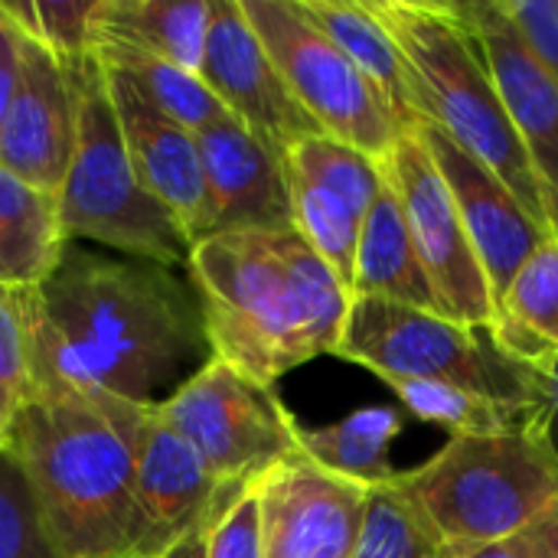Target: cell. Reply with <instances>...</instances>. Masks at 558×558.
<instances>
[{
  "label": "cell",
  "instance_id": "7",
  "mask_svg": "<svg viewBox=\"0 0 558 558\" xmlns=\"http://www.w3.org/2000/svg\"><path fill=\"white\" fill-rule=\"evenodd\" d=\"M333 356L366 366L379 379H432L471 389L523 412H549L543 363L510 353L494 327H468L441 314L379 298H350Z\"/></svg>",
  "mask_w": 558,
  "mask_h": 558
},
{
  "label": "cell",
  "instance_id": "6",
  "mask_svg": "<svg viewBox=\"0 0 558 558\" xmlns=\"http://www.w3.org/2000/svg\"><path fill=\"white\" fill-rule=\"evenodd\" d=\"M69 75L75 88V144L56 193L65 242L88 239L128 258L186 268L193 245L131 167L105 65L88 52L69 62Z\"/></svg>",
  "mask_w": 558,
  "mask_h": 558
},
{
  "label": "cell",
  "instance_id": "38",
  "mask_svg": "<svg viewBox=\"0 0 558 558\" xmlns=\"http://www.w3.org/2000/svg\"><path fill=\"white\" fill-rule=\"evenodd\" d=\"M10 415H13V402L0 392V445L7 441V432H10Z\"/></svg>",
  "mask_w": 558,
  "mask_h": 558
},
{
  "label": "cell",
  "instance_id": "15",
  "mask_svg": "<svg viewBox=\"0 0 558 558\" xmlns=\"http://www.w3.org/2000/svg\"><path fill=\"white\" fill-rule=\"evenodd\" d=\"M471 36L477 39L500 101L543 180L549 196L553 235L558 229V88L546 75L500 0L454 3Z\"/></svg>",
  "mask_w": 558,
  "mask_h": 558
},
{
  "label": "cell",
  "instance_id": "34",
  "mask_svg": "<svg viewBox=\"0 0 558 558\" xmlns=\"http://www.w3.org/2000/svg\"><path fill=\"white\" fill-rule=\"evenodd\" d=\"M16 69H20V39H16V29L0 16V131H3V121L10 111Z\"/></svg>",
  "mask_w": 558,
  "mask_h": 558
},
{
  "label": "cell",
  "instance_id": "22",
  "mask_svg": "<svg viewBox=\"0 0 558 558\" xmlns=\"http://www.w3.org/2000/svg\"><path fill=\"white\" fill-rule=\"evenodd\" d=\"M65 245L56 196L0 163V288H36L59 265Z\"/></svg>",
  "mask_w": 558,
  "mask_h": 558
},
{
  "label": "cell",
  "instance_id": "5",
  "mask_svg": "<svg viewBox=\"0 0 558 558\" xmlns=\"http://www.w3.org/2000/svg\"><path fill=\"white\" fill-rule=\"evenodd\" d=\"M396 484L441 549L513 539L558 497L549 418L507 435H458Z\"/></svg>",
  "mask_w": 558,
  "mask_h": 558
},
{
  "label": "cell",
  "instance_id": "26",
  "mask_svg": "<svg viewBox=\"0 0 558 558\" xmlns=\"http://www.w3.org/2000/svg\"><path fill=\"white\" fill-rule=\"evenodd\" d=\"M507 333L539 343L546 353H558V239L549 235L513 275L497 324Z\"/></svg>",
  "mask_w": 558,
  "mask_h": 558
},
{
  "label": "cell",
  "instance_id": "9",
  "mask_svg": "<svg viewBox=\"0 0 558 558\" xmlns=\"http://www.w3.org/2000/svg\"><path fill=\"white\" fill-rule=\"evenodd\" d=\"M157 412L193 445L222 490H248L265 471L301 451V425L278 396L216 356Z\"/></svg>",
  "mask_w": 558,
  "mask_h": 558
},
{
  "label": "cell",
  "instance_id": "17",
  "mask_svg": "<svg viewBox=\"0 0 558 558\" xmlns=\"http://www.w3.org/2000/svg\"><path fill=\"white\" fill-rule=\"evenodd\" d=\"M105 78L141 186L180 222L190 245L209 239L213 216L196 134L144 101L118 72L105 69Z\"/></svg>",
  "mask_w": 558,
  "mask_h": 558
},
{
  "label": "cell",
  "instance_id": "12",
  "mask_svg": "<svg viewBox=\"0 0 558 558\" xmlns=\"http://www.w3.org/2000/svg\"><path fill=\"white\" fill-rule=\"evenodd\" d=\"M134 500L144 526V558H157L196 526L219 517L245 490H222L193 445L177 435L157 405H128Z\"/></svg>",
  "mask_w": 558,
  "mask_h": 558
},
{
  "label": "cell",
  "instance_id": "36",
  "mask_svg": "<svg viewBox=\"0 0 558 558\" xmlns=\"http://www.w3.org/2000/svg\"><path fill=\"white\" fill-rule=\"evenodd\" d=\"M539 363H543V373L549 383V445L558 458V353H546Z\"/></svg>",
  "mask_w": 558,
  "mask_h": 558
},
{
  "label": "cell",
  "instance_id": "32",
  "mask_svg": "<svg viewBox=\"0 0 558 558\" xmlns=\"http://www.w3.org/2000/svg\"><path fill=\"white\" fill-rule=\"evenodd\" d=\"M500 3L558 88V0H500Z\"/></svg>",
  "mask_w": 558,
  "mask_h": 558
},
{
  "label": "cell",
  "instance_id": "33",
  "mask_svg": "<svg viewBox=\"0 0 558 558\" xmlns=\"http://www.w3.org/2000/svg\"><path fill=\"white\" fill-rule=\"evenodd\" d=\"M513 543L520 558H558V497L513 536Z\"/></svg>",
  "mask_w": 558,
  "mask_h": 558
},
{
  "label": "cell",
  "instance_id": "2",
  "mask_svg": "<svg viewBox=\"0 0 558 558\" xmlns=\"http://www.w3.org/2000/svg\"><path fill=\"white\" fill-rule=\"evenodd\" d=\"M186 278L213 356L265 389L340 343L350 291L298 229L209 235Z\"/></svg>",
  "mask_w": 558,
  "mask_h": 558
},
{
  "label": "cell",
  "instance_id": "10",
  "mask_svg": "<svg viewBox=\"0 0 558 558\" xmlns=\"http://www.w3.org/2000/svg\"><path fill=\"white\" fill-rule=\"evenodd\" d=\"M383 177L405 213L412 242L445 317L468 327H494L497 304L484 265L468 239L445 177L412 131H405L383 160Z\"/></svg>",
  "mask_w": 558,
  "mask_h": 558
},
{
  "label": "cell",
  "instance_id": "28",
  "mask_svg": "<svg viewBox=\"0 0 558 558\" xmlns=\"http://www.w3.org/2000/svg\"><path fill=\"white\" fill-rule=\"evenodd\" d=\"M0 16L69 65L95 46L98 0H0Z\"/></svg>",
  "mask_w": 558,
  "mask_h": 558
},
{
  "label": "cell",
  "instance_id": "18",
  "mask_svg": "<svg viewBox=\"0 0 558 558\" xmlns=\"http://www.w3.org/2000/svg\"><path fill=\"white\" fill-rule=\"evenodd\" d=\"M196 144L209 193V235L294 229L281 154H275L232 114L203 128Z\"/></svg>",
  "mask_w": 558,
  "mask_h": 558
},
{
  "label": "cell",
  "instance_id": "23",
  "mask_svg": "<svg viewBox=\"0 0 558 558\" xmlns=\"http://www.w3.org/2000/svg\"><path fill=\"white\" fill-rule=\"evenodd\" d=\"M402 428H405V418L399 409L369 405V409L350 412L347 418L333 425L301 428L298 445H301V454L311 458L314 464L347 481H356L363 487H373L399 474L389 461V451H392V441L402 435Z\"/></svg>",
  "mask_w": 558,
  "mask_h": 558
},
{
  "label": "cell",
  "instance_id": "4",
  "mask_svg": "<svg viewBox=\"0 0 558 558\" xmlns=\"http://www.w3.org/2000/svg\"><path fill=\"white\" fill-rule=\"evenodd\" d=\"M369 7L405 56L422 124L441 128L553 232L543 180L458 7L438 0H369Z\"/></svg>",
  "mask_w": 558,
  "mask_h": 558
},
{
  "label": "cell",
  "instance_id": "39",
  "mask_svg": "<svg viewBox=\"0 0 558 558\" xmlns=\"http://www.w3.org/2000/svg\"><path fill=\"white\" fill-rule=\"evenodd\" d=\"M556 239H558V229H556Z\"/></svg>",
  "mask_w": 558,
  "mask_h": 558
},
{
  "label": "cell",
  "instance_id": "24",
  "mask_svg": "<svg viewBox=\"0 0 558 558\" xmlns=\"http://www.w3.org/2000/svg\"><path fill=\"white\" fill-rule=\"evenodd\" d=\"M92 52L101 59L105 69L118 72L144 101H150L157 111H163L193 134L226 118V108L216 101L206 82L183 65L114 43H95Z\"/></svg>",
  "mask_w": 558,
  "mask_h": 558
},
{
  "label": "cell",
  "instance_id": "14",
  "mask_svg": "<svg viewBox=\"0 0 558 558\" xmlns=\"http://www.w3.org/2000/svg\"><path fill=\"white\" fill-rule=\"evenodd\" d=\"M412 134L425 144L438 173L445 177V186L458 206L468 239L484 265L487 281H490L494 304L500 307L520 265L553 232L546 226H539L520 206V199L484 163H477L464 147H458L441 128L418 124V128H412Z\"/></svg>",
  "mask_w": 558,
  "mask_h": 558
},
{
  "label": "cell",
  "instance_id": "35",
  "mask_svg": "<svg viewBox=\"0 0 558 558\" xmlns=\"http://www.w3.org/2000/svg\"><path fill=\"white\" fill-rule=\"evenodd\" d=\"M438 558H520L513 539H500V543H484V546H454V549H441Z\"/></svg>",
  "mask_w": 558,
  "mask_h": 558
},
{
  "label": "cell",
  "instance_id": "29",
  "mask_svg": "<svg viewBox=\"0 0 558 558\" xmlns=\"http://www.w3.org/2000/svg\"><path fill=\"white\" fill-rule=\"evenodd\" d=\"M0 558H62L43 526L26 474L7 441L0 445Z\"/></svg>",
  "mask_w": 558,
  "mask_h": 558
},
{
  "label": "cell",
  "instance_id": "3",
  "mask_svg": "<svg viewBox=\"0 0 558 558\" xmlns=\"http://www.w3.org/2000/svg\"><path fill=\"white\" fill-rule=\"evenodd\" d=\"M128 405L46 379L13 405L7 448L62 558H144Z\"/></svg>",
  "mask_w": 558,
  "mask_h": 558
},
{
  "label": "cell",
  "instance_id": "27",
  "mask_svg": "<svg viewBox=\"0 0 558 558\" xmlns=\"http://www.w3.org/2000/svg\"><path fill=\"white\" fill-rule=\"evenodd\" d=\"M438 553L435 533L405 500L396 477L366 490L353 558H438Z\"/></svg>",
  "mask_w": 558,
  "mask_h": 558
},
{
  "label": "cell",
  "instance_id": "21",
  "mask_svg": "<svg viewBox=\"0 0 558 558\" xmlns=\"http://www.w3.org/2000/svg\"><path fill=\"white\" fill-rule=\"evenodd\" d=\"M209 0H98L95 43L128 46L199 75Z\"/></svg>",
  "mask_w": 558,
  "mask_h": 558
},
{
  "label": "cell",
  "instance_id": "25",
  "mask_svg": "<svg viewBox=\"0 0 558 558\" xmlns=\"http://www.w3.org/2000/svg\"><path fill=\"white\" fill-rule=\"evenodd\" d=\"M409 415L445 428L451 438L458 435H507L523 432L533 425H543L549 412H523L510 409L504 402H494L487 396H477L461 386L432 383V379H405V376H386L383 379Z\"/></svg>",
  "mask_w": 558,
  "mask_h": 558
},
{
  "label": "cell",
  "instance_id": "16",
  "mask_svg": "<svg viewBox=\"0 0 558 558\" xmlns=\"http://www.w3.org/2000/svg\"><path fill=\"white\" fill-rule=\"evenodd\" d=\"M16 39L20 69L0 131V163L56 196L75 144V88L59 56L23 33Z\"/></svg>",
  "mask_w": 558,
  "mask_h": 558
},
{
  "label": "cell",
  "instance_id": "13",
  "mask_svg": "<svg viewBox=\"0 0 558 558\" xmlns=\"http://www.w3.org/2000/svg\"><path fill=\"white\" fill-rule=\"evenodd\" d=\"M366 490L301 451L284 458L252 484L262 558H353Z\"/></svg>",
  "mask_w": 558,
  "mask_h": 558
},
{
  "label": "cell",
  "instance_id": "19",
  "mask_svg": "<svg viewBox=\"0 0 558 558\" xmlns=\"http://www.w3.org/2000/svg\"><path fill=\"white\" fill-rule=\"evenodd\" d=\"M350 298H379V301H392V304H405V307L445 317L428 284V275L422 268L405 213L389 183H383L376 203L369 206L363 219Z\"/></svg>",
  "mask_w": 558,
  "mask_h": 558
},
{
  "label": "cell",
  "instance_id": "8",
  "mask_svg": "<svg viewBox=\"0 0 558 558\" xmlns=\"http://www.w3.org/2000/svg\"><path fill=\"white\" fill-rule=\"evenodd\" d=\"M242 10L314 124L376 160L402 141V124L347 52L301 10L298 0H242Z\"/></svg>",
  "mask_w": 558,
  "mask_h": 558
},
{
  "label": "cell",
  "instance_id": "40",
  "mask_svg": "<svg viewBox=\"0 0 558 558\" xmlns=\"http://www.w3.org/2000/svg\"><path fill=\"white\" fill-rule=\"evenodd\" d=\"M0 291H7V288H0Z\"/></svg>",
  "mask_w": 558,
  "mask_h": 558
},
{
  "label": "cell",
  "instance_id": "31",
  "mask_svg": "<svg viewBox=\"0 0 558 558\" xmlns=\"http://www.w3.org/2000/svg\"><path fill=\"white\" fill-rule=\"evenodd\" d=\"M33 383L26 327L16 307V291H0V392L16 405Z\"/></svg>",
  "mask_w": 558,
  "mask_h": 558
},
{
  "label": "cell",
  "instance_id": "37",
  "mask_svg": "<svg viewBox=\"0 0 558 558\" xmlns=\"http://www.w3.org/2000/svg\"><path fill=\"white\" fill-rule=\"evenodd\" d=\"M209 523L196 526L193 533H186L180 543H173L167 553H160L157 558H206V533H209Z\"/></svg>",
  "mask_w": 558,
  "mask_h": 558
},
{
  "label": "cell",
  "instance_id": "20",
  "mask_svg": "<svg viewBox=\"0 0 558 558\" xmlns=\"http://www.w3.org/2000/svg\"><path fill=\"white\" fill-rule=\"evenodd\" d=\"M298 3L363 72V78L376 88V95L402 124V131L418 128L422 114H418L412 72L392 33L383 26L373 7L360 0H298Z\"/></svg>",
  "mask_w": 558,
  "mask_h": 558
},
{
  "label": "cell",
  "instance_id": "1",
  "mask_svg": "<svg viewBox=\"0 0 558 558\" xmlns=\"http://www.w3.org/2000/svg\"><path fill=\"white\" fill-rule=\"evenodd\" d=\"M16 307L33 379L78 392L160 405L213 356L193 281L154 262L65 245Z\"/></svg>",
  "mask_w": 558,
  "mask_h": 558
},
{
  "label": "cell",
  "instance_id": "11",
  "mask_svg": "<svg viewBox=\"0 0 558 558\" xmlns=\"http://www.w3.org/2000/svg\"><path fill=\"white\" fill-rule=\"evenodd\" d=\"M199 78L226 108V114L245 124L281 157L298 141L324 134L291 95L268 49L252 29L242 0H209V29Z\"/></svg>",
  "mask_w": 558,
  "mask_h": 558
},
{
  "label": "cell",
  "instance_id": "30",
  "mask_svg": "<svg viewBox=\"0 0 558 558\" xmlns=\"http://www.w3.org/2000/svg\"><path fill=\"white\" fill-rule=\"evenodd\" d=\"M206 558H262V520L252 487L213 517L206 533Z\"/></svg>",
  "mask_w": 558,
  "mask_h": 558
}]
</instances>
